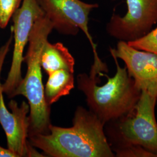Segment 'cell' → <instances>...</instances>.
Returning <instances> with one entry per match:
<instances>
[{"mask_svg":"<svg viewBox=\"0 0 157 157\" xmlns=\"http://www.w3.org/2000/svg\"><path fill=\"white\" fill-rule=\"evenodd\" d=\"M22 0H0V28H6Z\"/></svg>","mask_w":157,"mask_h":157,"instance_id":"5bb4252c","label":"cell"},{"mask_svg":"<svg viewBox=\"0 0 157 157\" xmlns=\"http://www.w3.org/2000/svg\"><path fill=\"white\" fill-rule=\"evenodd\" d=\"M128 43L136 49L150 52L157 55V28L140 39Z\"/></svg>","mask_w":157,"mask_h":157,"instance_id":"4fadbf2b","label":"cell"},{"mask_svg":"<svg viewBox=\"0 0 157 157\" xmlns=\"http://www.w3.org/2000/svg\"><path fill=\"white\" fill-rule=\"evenodd\" d=\"M44 13L37 0H22L12 16L13 50L11 65L7 78L1 83L2 90L9 98H12L14 91L22 80V65L23 62L25 48L28 44L29 39L35 22Z\"/></svg>","mask_w":157,"mask_h":157,"instance_id":"5b68a950","label":"cell"},{"mask_svg":"<svg viewBox=\"0 0 157 157\" xmlns=\"http://www.w3.org/2000/svg\"><path fill=\"white\" fill-rule=\"evenodd\" d=\"M0 157H17V156L8 148H5L0 146Z\"/></svg>","mask_w":157,"mask_h":157,"instance_id":"9a60e30c","label":"cell"},{"mask_svg":"<svg viewBox=\"0 0 157 157\" xmlns=\"http://www.w3.org/2000/svg\"><path fill=\"white\" fill-rule=\"evenodd\" d=\"M72 124L71 128L51 124L48 134L30 136L29 140L45 157H115L104 132V124L89 109L77 107Z\"/></svg>","mask_w":157,"mask_h":157,"instance_id":"6da1fadb","label":"cell"},{"mask_svg":"<svg viewBox=\"0 0 157 157\" xmlns=\"http://www.w3.org/2000/svg\"><path fill=\"white\" fill-rule=\"evenodd\" d=\"M40 61L41 67L47 75L59 69L74 72L75 59L67 48L61 43L51 44L46 41Z\"/></svg>","mask_w":157,"mask_h":157,"instance_id":"30bf717a","label":"cell"},{"mask_svg":"<svg viewBox=\"0 0 157 157\" xmlns=\"http://www.w3.org/2000/svg\"><path fill=\"white\" fill-rule=\"evenodd\" d=\"M116 157H157V153L139 145H127L112 150Z\"/></svg>","mask_w":157,"mask_h":157,"instance_id":"7c38bea8","label":"cell"},{"mask_svg":"<svg viewBox=\"0 0 157 157\" xmlns=\"http://www.w3.org/2000/svg\"><path fill=\"white\" fill-rule=\"evenodd\" d=\"M126 1V13L112 15L106 29L113 38L128 43L144 37L157 24V0Z\"/></svg>","mask_w":157,"mask_h":157,"instance_id":"ba28073f","label":"cell"},{"mask_svg":"<svg viewBox=\"0 0 157 157\" xmlns=\"http://www.w3.org/2000/svg\"><path fill=\"white\" fill-rule=\"evenodd\" d=\"M46 17L50 21L54 29L65 35H76L81 30L90 42L94 61L101 59L89 30L90 12L98 7L97 4L86 3L81 0H37Z\"/></svg>","mask_w":157,"mask_h":157,"instance_id":"8992f818","label":"cell"},{"mask_svg":"<svg viewBox=\"0 0 157 157\" xmlns=\"http://www.w3.org/2000/svg\"><path fill=\"white\" fill-rule=\"evenodd\" d=\"M48 78L44 86L46 103L51 106L61 97L67 95L75 87L74 72L59 69L48 74Z\"/></svg>","mask_w":157,"mask_h":157,"instance_id":"8fae6325","label":"cell"},{"mask_svg":"<svg viewBox=\"0 0 157 157\" xmlns=\"http://www.w3.org/2000/svg\"><path fill=\"white\" fill-rule=\"evenodd\" d=\"M111 56L117 66V72L112 78L102 72L98 75L90 69L89 75L80 73L76 78L78 88L84 94L89 109L104 124L131 112L141 93L126 67H121L118 58Z\"/></svg>","mask_w":157,"mask_h":157,"instance_id":"7a4b0ae2","label":"cell"},{"mask_svg":"<svg viewBox=\"0 0 157 157\" xmlns=\"http://www.w3.org/2000/svg\"><path fill=\"white\" fill-rule=\"evenodd\" d=\"M4 58L0 57V124L6 133L7 148L17 157H44L29 140L30 107L22 101L19 105L12 98L6 105L1 87V75Z\"/></svg>","mask_w":157,"mask_h":157,"instance_id":"52a82bcc","label":"cell"},{"mask_svg":"<svg viewBox=\"0 0 157 157\" xmlns=\"http://www.w3.org/2000/svg\"><path fill=\"white\" fill-rule=\"evenodd\" d=\"M157 98L146 91L133 109L128 114L110 121L104 126L111 149L127 145H139L157 153V122L155 107Z\"/></svg>","mask_w":157,"mask_h":157,"instance_id":"277c9868","label":"cell"},{"mask_svg":"<svg viewBox=\"0 0 157 157\" xmlns=\"http://www.w3.org/2000/svg\"><path fill=\"white\" fill-rule=\"evenodd\" d=\"M53 29L52 23L45 15L34 23L23 58V62L27 65V72L12 95V98L23 95L28 101L29 137L47 135L50 132L51 106L45 102L40 60L44 45Z\"/></svg>","mask_w":157,"mask_h":157,"instance_id":"3957f363","label":"cell"},{"mask_svg":"<svg viewBox=\"0 0 157 157\" xmlns=\"http://www.w3.org/2000/svg\"><path fill=\"white\" fill-rule=\"evenodd\" d=\"M110 52L124 61L139 90L157 98V54L136 49L123 41L118 42L116 48H111Z\"/></svg>","mask_w":157,"mask_h":157,"instance_id":"9c48e42d","label":"cell"}]
</instances>
